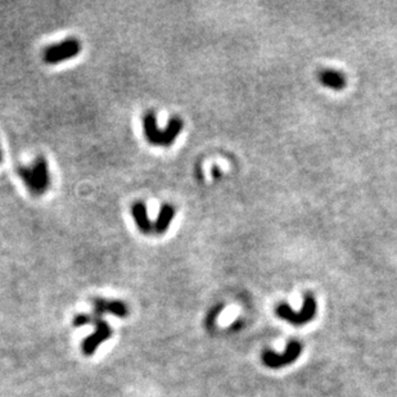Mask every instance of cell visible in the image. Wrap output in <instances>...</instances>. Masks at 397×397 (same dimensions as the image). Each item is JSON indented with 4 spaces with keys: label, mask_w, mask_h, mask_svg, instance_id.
<instances>
[{
    "label": "cell",
    "mask_w": 397,
    "mask_h": 397,
    "mask_svg": "<svg viewBox=\"0 0 397 397\" xmlns=\"http://www.w3.org/2000/svg\"><path fill=\"white\" fill-rule=\"evenodd\" d=\"M91 324L95 325L94 333L88 335L83 341V343H81V350H83L84 355L86 356L93 355L100 344L106 342L113 333L112 328L109 327V324L104 321L102 318L95 316V315H91Z\"/></svg>",
    "instance_id": "6"
},
{
    "label": "cell",
    "mask_w": 397,
    "mask_h": 397,
    "mask_svg": "<svg viewBox=\"0 0 397 397\" xmlns=\"http://www.w3.org/2000/svg\"><path fill=\"white\" fill-rule=\"evenodd\" d=\"M18 176L21 177L26 188L31 194L43 195L50 188L49 166L45 157L39 156L30 166H21L17 168Z\"/></svg>",
    "instance_id": "2"
},
{
    "label": "cell",
    "mask_w": 397,
    "mask_h": 397,
    "mask_svg": "<svg viewBox=\"0 0 397 397\" xmlns=\"http://www.w3.org/2000/svg\"><path fill=\"white\" fill-rule=\"evenodd\" d=\"M182 127H184V122L180 117L170 118L165 130L158 129L154 112H147L143 117V129H144L145 139L149 141V144L156 145V147H171L177 139V136L180 135Z\"/></svg>",
    "instance_id": "1"
},
{
    "label": "cell",
    "mask_w": 397,
    "mask_h": 397,
    "mask_svg": "<svg viewBox=\"0 0 397 397\" xmlns=\"http://www.w3.org/2000/svg\"><path fill=\"white\" fill-rule=\"evenodd\" d=\"M301 352H302V346H301L300 342L291 341L287 344L286 351L282 355L274 352V351L265 350L262 352V362L268 368L279 369L296 361L300 357Z\"/></svg>",
    "instance_id": "5"
},
{
    "label": "cell",
    "mask_w": 397,
    "mask_h": 397,
    "mask_svg": "<svg viewBox=\"0 0 397 397\" xmlns=\"http://www.w3.org/2000/svg\"><path fill=\"white\" fill-rule=\"evenodd\" d=\"M320 84L332 90H342L346 86V77L339 71L323 70L319 74Z\"/></svg>",
    "instance_id": "10"
},
{
    "label": "cell",
    "mask_w": 397,
    "mask_h": 397,
    "mask_svg": "<svg viewBox=\"0 0 397 397\" xmlns=\"http://www.w3.org/2000/svg\"><path fill=\"white\" fill-rule=\"evenodd\" d=\"M175 214H176V210L171 203H163L159 209L156 221L153 223L154 234H165L170 228L171 221L174 220Z\"/></svg>",
    "instance_id": "9"
},
{
    "label": "cell",
    "mask_w": 397,
    "mask_h": 397,
    "mask_svg": "<svg viewBox=\"0 0 397 397\" xmlns=\"http://www.w3.org/2000/svg\"><path fill=\"white\" fill-rule=\"evenodd\" d=\"M223 305H218V306L212 307L211 310H210V312L207 314V318H206V325L209 329H211L212 327H214V324L216 323V319H218L219 314H220L221 311H223Z\"/></svg>",
    "instance_id": "11"
},
{
    "label": "cell",
    "mask_w": 397,
    "mask_h": 397,
    "mask_svg": "<svg viewBox=\"0 0 397 397\" xmlns=\"http://www.w3.org/2000/svg\"><path fill=\"white\" fill-rule=\"evenodd\" d=\"M81 48L83 45L76 38H68L65 39L63 42L45 48L43 57L48 65H58L67 59H72L79 56Z\"/></svg>",
    "instance_id": "4"
},
{
    "label": "cell",
    "mask_w": 397,
    "mask_h": 397,
    "mask_svg": "<svg viewBox=\"0 0 397 397\" xmlns=\"http://www.w3.org/2000/svg\"><path fill=\"white\" fill-rule=\"evenodd\" d=\"M0 162H2V148H0Z\"/></svg>",
    "instance_id": "13"
},
{
    "label": "cell",
    "mask_w": 397,
    "mask_h": 397,
    "mask_svg": "<svg viewBox=\"0 0 397 397\" xmlns=\"http://www.w3.org/2000/svg\"><path fill=\"white\" fill-rule=\"evenodd\" d=\"M131 215L134 221H135L136 227H138L139 232L143 234H152L153 232V223L150 221L149 216H148L147 206L144 202L141 201H136L131 205Z\"/></svg>",
    "instance_id": "8"
},
{
    "label": "cell",
    "mask_w": 397,
    "mask_h": 397,
    "mask_svg": "<svg viewBox=\"0 0 397 397\" xmlns=\"http://www.w3.org/2000/svg\"><path fill=\"white\" fill-rule=\"evenodd\" d=\"M93 306H94V315L98 318H102L104 314H112L117 318H126L129 315V307L124 301L95 297L93 300Z\"/></svg>",
    "instance_id": "7"
},
{
    "label": "cell",
    "mask_w": 397,
    "mask_h": 397,
    "mask_svg": "<svg viewBox=\"0 0 397 397\" xmlns=\"http://www.w3.org/2000/svg\"><path fill=\"white\" fill-rule=\"evenodd\" d=\"M88 324H91V315L88 314H79L75 316L74 319V325L75 327H84V325H88Z\"/></svg>",
    "instance_id": "12"
},
{
    "label": "cell",
    "mask_w": 397,
    "mask_h": 397,
    "mask_svg": "<svg viewBox=\"0 0 397 397\" xmlns=\"http://www.w3.org/2000/svg\"><path fill=\"white\" fill-rule=\"evenodd\" d=\"M275 312L280 319L288 321L293 325H303V324L310 323L314 319L315 314H316V301L311 293H306L301 311L296 312L287 303H280Z\"/></svg>",
    "instance_id": "3"
}]
</instances>
